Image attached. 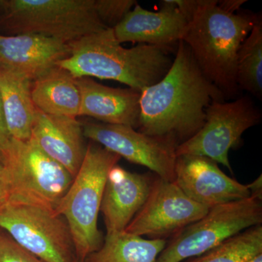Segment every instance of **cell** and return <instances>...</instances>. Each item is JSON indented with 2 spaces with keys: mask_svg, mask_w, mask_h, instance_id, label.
Listing matches in <instances>:
<instances>
[{
  "mask_svg": "<svg viewBox=\"0 0 262 262\" xmlns=\"http://www.w3.org/2000/svg\"><path fill=\"white\" fill-rule=\"evenodd\" d=\"M2 164L8 179L10 203L56 211L74 179L31 140L23 142L12 139Z\"/></svg>",
  "mask_w": 262,
  "mask_h": 262,
  "instance_id": "obj_6",
  "label": "cell"
},
{
  "mask_svg": "<svg viewBox=\"0 0 262 262\" xmlns=\"http://www.w3.org/2000/svg\"><path fill=\"white\" fill-rule=\"evenodd\" d=\"M137 4L135 0H96V10L100 21L106 28L114 29Z\"/></svg>",
  "mask_w": 262,
  "mask_h": 262,
  "instance_id": "obj_23",
  "label": "cell"
},
{
  "mask_svg": "<svg viewBox=\"0 0 262 262\" xmlns=\"http://www.w3.org/2000/svg\"><path fill=\"white\" fill-rule=\"evenodd\" d=\"M82 122L76 117L47 115L37 108L30 140L75 178L88 145Z\"/></svg>",
  "mask_w": 262,
  "mask_h": 262,
  "instance_id": "obj_14",
  "label": "cell"
},
{
  "mask_svg": "<svg viewBox=\"0 0 262 262\" xmlns=\"http://www.w3.org/2000/svg\"><path fill=\"white\" fill-rule=\"evenodd\" d=\"M261 253L262 226L258 225L185 262H245Z\"/></svg>",
  "mask_w": 262,
  "mask_h": 262,
  "instance_id": "obj_22",
  "label": "cell"
},
{
  "mask_svg": "<svg viewBox=\"0 0 262 262\" xmlns=\"http://www.w3.org/2000/svg\"><path fill=\"white\" fill-rule=\"evenodd\" d=\"M9 189L6 172L3 164L0 163V206L8 201Z\"/></svg>",
  "mask_w": 262,
  "mask_h": 262,
  "instance_id": "obj_27",
  "label": "cell"
},
{
  "mask_svg": "<svg viewBox=\"0 0 262 262\" xmlns=\"http://www.w3.org/2000/svg\"><path fill=\"white\" fill-rule=\"evenodd\" d=\"M167 241L124 232L106 234L102 246L84 262H157Z\"/></svg>",
  "mask_w": 262,
  "mask_h": 262,
  "instance_id": "obj_20",
  "label": "cell"
},
{
  "mask_svg": "<svg viewBox=\"0 0 262 262\" xmlns=\"http://www.w3.org/2000/svg\"><path fill=\"white\" fill-rule=\"evenodd\" d=\"M257 16L249 12L226 11L217 0H203L183 37L202 72L226 99L239 94L236 77L237 53Z\"/></svg>",
  "mask_w": 262,
  "mask_h": 262,
  "instance_id": "obj_3",
  "label": "cell"
},
{
  "mask_svg": "<svg viewBox=\"0 0 262 262\" xmlns=\"http://www.w3.org/2000/svg\"><path fill=\"white\" fill-rule=\"evenodd\" d=\"M0 228L42 261L77 259L68 225L54 210L8 202L0 206Z\"/></svg>",
  "mask_w": 262,
  "mask_h": 262,
  "instance_id": "obj_8",
  "label": "cell"
},
{
  "mask_svg": "<svg viewBox=\"0 0 262 262\" xmlns=\"http://www.w3.org/2000/svg\"><path fill=\"white\" fill-rule=\"evenodd\" d=\"M188 24L187 19L172 0H164L156 12L144 9L137 3L113 30L120 44L130 42L177 47L185 34Z\"/></svg>",
  "mask_w": 262,
  "mask_h": 262,
  "instance_id": "obj_13",
  "label": "cell"
},
{
  "mask_svg": "<svg viewBox=\"0 0 262 262\" xmlns=\"http://www.w3.org/2000/svg\"><path fill=\"white\" fill-rule=\"evenodd\" d=\"M68 43L37 34H0V68L35 80L70 55Z\"/></svg>",
  "mask_w": 262,
  "mask_h": 262,
  "instance_id": "obj_15",
  "label": "cell"
},
{
  "mask_svg": "<svg viewBox=\"0 0 262 262\" xmlns=\"http://www.w3.org/2000/svg\"><path fill=\"white\" fill-rule=\"evenodd\" d=\"M208 211L186 195L175 183L157 177L145 203L125 231L149 239H165L201 220Z\"/></svg>",
  "mask_w": 262,
  "mask_h": 262,
  "instance_id": "obj_11",
  "label": "cell"
},
{
  "mask_svg": "<svg viewBox=\"0 0 262 262\" xmlns=\"http://www.w3.org/2000/svg\"><path fill=\"white\" fill-rule=\"evenodd\" d=\"M218 88L202 72L189 47L177 45L173 62L165 77L141 91L139 131L180 144L203 126L206 108L225 101Z\"/></svg>",
  "mask_w": 262,
  "mask_h": 262,
  "instance_id": "obj_1",
  "label": "cell"
},
{
  "mask_svg": "<svg viewBox=\"0 0 262 262\" xmlns=\"http://www.w3.org/2000/svg\"><path fill=\"white\" fill-rule=\"evenodd\" d=\"M236 77L239 91L262 97V19L258 14L253 29L239 48Z\"/></svg>",
  "mask_w": 262,
  "mask_h": 262,
  "instance_id": "obj_21",
  "label": "cell"
},
{
  "mask_svg": "<svg viewBox=\"0 0 262 262\" xmlns=\"http://www.w3.org/2000/svg\"><path fill=\"white\" fill-rule=\"evenodd\" d=\"M0 262H46L15 242L9 235L0 234Z\"/></svg>",
  "mask_w": 262,
  "mask_h": 262,
  "instance_id": "obj_24",
  "label": "cell"
},
{
  "mask_svg": "<svg viewBox=\"0 0 262 262\" xmlns=\"http://www.w3.org/2000/svg\"><path fill=\"white\" fill-rule=\"evenodd\" d=\"M96 0H0V29L8 35L37 34L70 43L107 29Z\"/></svg>",
  "mask_w": 262,
  "mask_h": 262,
  "instance_id": "obj_5",
  "label": "cell"
},
{
  "mask_svg": "<svg viewBox=\"0 0 262 262\" xmlns=\"http://www.w3.org/2000/svg\"><path fill=\"white\" fill-rule=\"evenodd\" d=\"M173 182L193 201L208 209L251 196L248 185L228 177L214 160L200 155L177 157Z\"/></svg>",
  "mask_w": 262,
  "mask_h": 262,
  "instance_id": "obj_12",
  "label": "cell"
},
{
  "mask_svg": "<svg viewBox=\"0 0 262 262\" xmlns=\"http://www.w3.org/2000/svg\"><path fill=\"white\" fill-rule=\"evenodd\" d=\"M251 196L262 201V177L261 174L256 180L248 184Z\"/></svg>",
  "mask_w": 262,
  "mask_h": 262,
  "instance_id": "obj_29",
  "label": "cell"
},
{
  "mask_svg": "<svg viewBox=\"0 0 262 262\" xmlns=\"http://www.w3.org/2000/svg\"><path fill=\"white\" fill-rule=\"evenodd\" d=\"M172 2L182 12L189 23L201 8L203 0H172Z\"/></svg>",
  "mask_w": 262,
  "mask_h": 262,
  "instance_id": "obj_25",
  "label": "cell"
},
{
  "mask_svg": "<svg viewBox=\"0 0 262 262\" xmlns=\"http://www.w3.org/2000/svg\"><path fill=\"white\" fill-rule=\"evenodd\" d=\"M120 160L96 143L89 144L80 170L57 206L56 213L70 228L79 262H84L102 246L98 214L108 173Z\"/></svg>",
  "mask_w": 262,
  "mask_h": 262,
  "instance_id": "obj_4",
  "label": "cell"
},
{
  "mask_svg": "<svg viewBox=\"0 0 262 262\" xmlns=\"http://www.w3.org/2000/svg\"><path fill=\"white\" fill-rule=\"evenodd\" d=\"M80 92L79 116L96 121L128 125L137 129L140 115L141 92L128 89L103 85L90 77L76 78Z\"/></svg>",
  "mask_w": 262,
  "mask_h": 262,
  "instance_id": "obj_17",
  "label": "cell"
},
{
  "mask_svg": "<svg viewBox=\"0 0 262 262\" xmlns=\"http://www.w3.org/2000/svg\"><path fill=\"white\" fill-rule=\"evenodd\" d=\"M261 201L250 196L210 208L201 220L171 237L157 262H182L201 256L236 234L261 225Z\"/></svg>",
  "mask_w": 262,
  "mask_h": 262,
  "instance_id": "obj_7",
  "label": "cell"
},
{
  "mask_svg": "<svg viewBox=\"0 0 262 262\" xmlns=\"http://www.w3.org/2000/svg\"><path fill=\"white\" fill-rule=\"evenodd\" d=\"M245 262H262V253L256 255L253 257L249 258L247 261Z\"/></svg>",
  "mask_w": 262,
  "mask_h": 262,
  "instance_id": "obj_30",
  "label": "cell"
},
{
  "mask_svg": "<svg viewBox=\"0 0 262 262\" xmlns=\"http://www.w3.org/2000/svg\"><path fill=\"white\" fill-rule=\"evenodd\" d=\"M12 139H13L10 136L8 128H7L6 124H5L1 102H0V163H1L5 151L10 146Z\"/></svg>",
  "mask_w": 262,
  "mask_h": 262,
  "instance_id": "obj_26",
  "label": "cell"
},
{
  "mask_svg": "<svg viewBox=\"0 0 262 262\" xmlns=\"http://www.w3.org/2000/svg\"><path fill=\"white\" fill-rule=\"evenodd\" d=\"M75 262H79V261H77V259H76Z\"/></svg>",
  "mask_w": 262,
  "mask_h": 262,
  "instance_id": "obj_31",
  "label": "cell"
},
{
  "mask_svg": "<svg viewBox=\"0 0 262 262\" xmlns=\"http://www.w3.org/2000/svg\"><path fill=\"white\" fill-rule=\"evenodd\" d=\"M32 80L0 68V102L12 139L28 141L32 136L37 108L32 97Z\"/></svg>",
  "mask_w": 262,
  "mask_h": 262,
  "instance_id": "obj_18",
  "label": "cell"
},
{
  "mask_svg": "<svg viewBox=\"0 0 262 262\" xmlns=\"http://www.w3.org/2000/svg\"><path fill=\"white\" fill-rule=\"evenodd\" d=\"M84 137L130 163L149 168L158 177L174 182L179 144L165 138L146 135L128 125L98 121L82 123Z\"/></svg>",
  "mask_w": 262,
  "mask_h": 262,
  "instance_id": "obj_10",
  "label": "cell"
},
{
  "mask_svg": "<svg viewBox=\"0 0 262 262\" xmlns=\"http://www.w3.org/2000/svg\"><path fill=\"white\" fill-rule=\"evenodd\" d=\"M246 3H247L246 0H225V1H218V5L226 11L237 13L241 10L242 5Z\"/></svg>",
  "mask_w": 262,
  "mask_h": 262,
  "instance_id": "obj_28",
  "label": "cell"
},
{
  "mask_svg": "<svg viewBox=\"0 0 262 262\" xmlns=\"http://www.w3.org/2000/svg\"><path fill=\"white\" fill-rule=\"evenodd\" d=\"M203 126L177 146V157L200 155L222 164L232 173L229 152L241 145L243 134L261 120L259 108L248 96L230 102L213 101L206 108Z\"/></svg>",
  "mask_w": 262,
  "mask_h": 262,
  "instance_id": "obj_9",
  "label": "cell"
},
{
  "mask_svg": "<svg viewBox=\"0 0 262 262\" xmlns=\"http://www.w3.org/2000/svg\"><path fill=\"white\" fill-rule=\"evenodd\" d=\"M32 97L35 107L43 113L79 117L81 97L76 78L58 66L32 81Z\"/></svg>",
  "mask_w": 262,
  "mask_h": 262,
  "instance_id": "obj_19",
  "label": "cell"
},
{
  "mask_svg": "<svg viewBox=\"0 0 262 262\" xmlns=\"http://www.w3.org/2000/svg\"><path fill=\"white\" fill-rule=\"evenodd\" d=\"M68 44L70 55L56 65L75 78L115 80L139 92L165 77L177 47L137 44L125 48L110 28Z\"/></svg>",
  "mask_w": 262,
  "mask_h": 262,
  "instance_id": "obj_2",
  "label": "cell"
},
{
  "mask_svg": "<svg viewBox=\"0 0 262 262\" xmlns=\"http://www.w3.org/2000/svg\"><path fill=\"white\" fill-rule=\"evenodd\" d=\"M152 179L115 165L108 173L100 212L106 234L124 232L149 195Z\"/></svg>",
  "mask_w": 262,
  "mask_h": 262,
  "instance_id": "obj_16",
  "label": "cell"
}]
</instances>
